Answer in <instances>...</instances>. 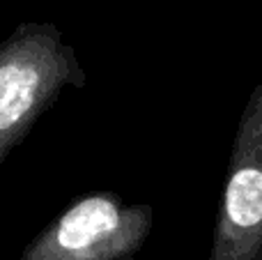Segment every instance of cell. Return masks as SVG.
Masks as SVG:
<instances>
[{
	"mask_svg": "<svg viewBox=\"0 0 262 260\" xmlns=\"http://www.w3.org/2000/svg\"><path fill=\"white\" fill-rule=\"evenodd\" d=\"M76 49L49 21H23L0 41V166L67 88H85Z\"/></svg>",
	"mask_w": 262,
	"mask_h": 260,
	"instance_id": "6da1fadb",
	"label": "cell"
},
{
	"mask_svg": "<svg viewBox=\"0 0 262 260\" xmlns=\"http://www.w3.org/2000/svg\"><path fill=\"white\" fill-rule=\"evenodd\" d=\"M154 226L147 203H124L113 191L72 201L21 251L18 260H131Z\"/></svg>",
	"mask_w": 262,
	"mask_h": 260,
	"instance_id": "7a4b0ae2",
	"label": "cell"
},
{
	"mask_svg": "<svg viewBox=\"0 0 262 260\" xmlns=\"http://www.w3.org/2000/svg\"><path fill=\"white\" fill-rule=\"evenodd\" d=\"M209 260H262V78L237 124Z\"/></svg>",
	"mask_w": 262,
	"mask_h": 260,
	"instance_id": "3957f363",
	"label": "cell"
}]
</instances>
